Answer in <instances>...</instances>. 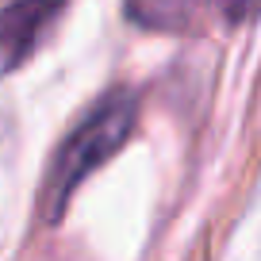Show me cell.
<instances>
[{
    "label": "cell",
    "instance_id": "6da1fadb",
    "mask_svg": "<svg viewBox=\"0 0 261 261\" xmlns=\"http://www.w3.org/2000/svg\"><path fill=\"white\" fill-rule=\"evenodd\" d=\"M139 119V100L135 92L115 89L85 115L73 127V135L62 142V150L54 154V165L46 173V185H42V219L58 223L69 204V196L108 162L123 150V142L130 139Z\"/></svg>",
    "mask_w": 261,
    "mask_h": 261
},
{
    "label": "cell",
    "instance_id": "7a4b0ae2",
    "mask_svg": "<svg viewBox=\"0 0 261 261\" xmlns=\"http://www.w3.org/2000/svg\"><path fill=\"white\" fill-rule=\"evenodd\" d=\"M62 8L65 0H12L8 8H0V73L19 69L39 50Z\"/></svg>",
    "mask_w": 261,
    "mask_h": 261
},
{
    "label": "cell",
    "instance_id": "3957f363",
    "mask_svg": "<svg viewBox=\"0 0 261 261\" xmlns=\"http://www.w3.org/2000/svg\"><path fill=\"white\" fill-rule=\"evenodd\" d=\"M127 16H135L146 27H180L192 16L196 0H127Z\"/></svg>",
    "mask_w": 261,
    "mask_h": 261
},
{
    "label": "cell",
    "instance_id": "277c9868",
    "mask_svg": "<svg viewBox=\"0 0 261 261\" xmlns=\"http://www.w3.org/2000/svg\"><path fill=\"white\" fill-rule=\"evenodd\" d=\"M215 8L227 23H246L261 12V0H215Z\"/></svg>",
    "mask_w": 261,
    "mask_h": 261
}]
</instances>
